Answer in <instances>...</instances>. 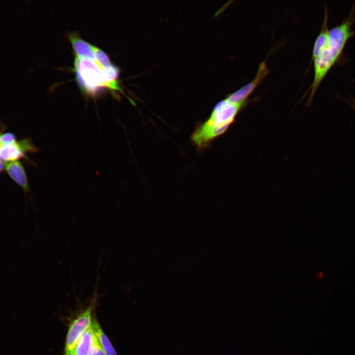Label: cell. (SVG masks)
<instances>
[{
    "mask_svg": "<svg viewBox=\"0 0 355 355\" xmlns=\"http://www.w3.org/2000/svg\"><path fill=\"white\" fill-rule=\"evenodd\" d=\"M355 15L349 16L329 31L328 44L314 61V78L310 87L308 103H310L321 81L341 56L348 40L355 34L352 26Z\"/></svg>",
    "mask_w": 355,
    "mask_h": 355,
    "instance_id": "6da1fadb",
    "label": "cell"
},
{
    "mask_svg": "<svg viewBox=\"0 0 355 355\" xmlns=\"http://www.w3.org/2000/svg\"><path fill=\"white\" fill-rule=\"evenodd\" d=\"M246 103H232L226 98L218 102L209 118L193 132L191 140L194 145L199 149L205 148L213 139L223 134Z\"/></svg>",
    "mask_w": 355,
    "mask_h": 355,
    "instance_id": "7a4b0ae2",
    "label": "cell"
},
{
    "mask_svg": "<svg viewBox=\"0 0 355 355\" xmlns=\"http://www.w3.org/2000/svg\"><path fill=\"white\" fill-rule=\"evenodd\" d=\"M106 67L102 66L97 59L75 56L74 61L75 78L83 92L94 95L103 88L114 92H123L119 84L109 81L106 74Z\"/></svg>",
    "mask_w": 355,
    "mask_h": 355,
    "instance_id": "3957f363",
    "label": "cell"
},
{
    "mask_svg": "<svg viewBox=\"0 0 355 355\" xmlns=\"http://www.w3.org/2000/svg\"><path fill=\"white\" fill-rule=\"evenodd\" d=\"M96 299L92 301L85 311L71 323L67 334L65 355H69L83 333L91 326V314L94 308Z\"/></svg>",
    "mask_w": 355,
    "mask_h": 355,
    "instance_id": "277c9868",
    "label": "cell"
},
{
    "mask_svg": "<svg viewBox=\"0 0 355 355\" xmlns=\"http://www.w3.org/2000/svg\"><path fill=\"white\" fill-rule=\"evenodd\" d=\"M265 62H261L258 67L257 73L254 78L234 93L229 94L226 98L232 103L246 102L249 96L261 82L263 79L268 73Z\"/></svg>",
    "mask_w": 355,
    "mask_h": 355,
    "instance_id": "5b68a950",
    "label": "cell"
},
{
    "mask_svg": "<svg viewBox=\"0 0 355 355\" xmlns=\"http://www.w3.org/2000/svg\"><path fill=\"white\" fill-rule=\"evenodd\" d=\"M36 151V148L30 142H23L18 143L16 142L0 146V159L2 162L16 161L23 157L25 150Z\"/></svg>",
    "mask_w": 355,
    "mask_h": 355,
    "instance_id": "8992f818",
    "label": "cell"
},
{
    "mask_svg": "<svg viewBox=\"0 0 355 355\" xmlns=\"http://www.w3.org/2000/svg\"><path fill=\"white\" fill-rule=\"evenodd\" d=\"M68 37L76 57L96 59L95 46L83 39L74 32L70 33Z\"/></svg>",
    "mask_w": 355,
    "mask_h": 355,
    "instance_id": "52a82bcc",
    "label": "cell"
},
{
    "mask_svg": "<svg viewBox=\"0 0 355 355\" xmlns=\"http://www.w3.org/2000/svg\"><path fill=\"white\" fill-rule=\"evenodd\" d=\"M328 11L324 9V15L319 34L317 37L313 46L312 60L314 61L325 49L329 41V31L328 28Z\"/></svg>",
    "mask_w": 355,
    "mask_h": 355,
    "instance_id": "ba28073f",
    "label": "cell"
},
{
    "mask_svg": "<svg viewBox=\"0 0 355 355\" xmlns=\"http://www.w3.org/2000/svg\"><path fill=\"white\" fill-rule=\"evenodd\" d=\"M96 339L90 326L81 335L68 355H89Z\"/></svg>",
    "mask_w": 355,
    "mask_h": 355,
    "instance_id": "9c48e42d",
    "label": "cell"
},
{
    "mask_svg": "<svg viewBox=\"0 0 355 355\" xmlns=\"http://www.w3.org/2000/svg\"><path fill=\"white\" fill-rule=\"evenodd\" d=\"M4 168L14 181L25 191L28 192L30 190L25 171L20 162L16 160L5 162Z\"/></svg>",
    "mask_w": 355,
    "mask_h": 355,
    "instance_id": "30bf717a",
    "label": "cell"
},
{
    "mask_svg": "<svg viewBox=\"0 0 355 355\" xmlns=\"http://www.w3.org/2000/svg\"><path fill=\"white\" fill-rule=\"evenodd\" d=\"M92 329L100 345L106 355H117L106 335L104 333L100 324L93 319L91 325Z\"/></svg>",
    "mask_w": 355,
    "mask_h": 355,
    "instance_id": "8fae6325",
    "label": "cell"
},
{
    "mask_svg": "<svg viewBox=\"0 0 355 355\" xmlns=\"http://www.w3.org/2000/svg\"><path fill=\"white\" fill-rule=\"evenodd\" d=\"M95 54L97 61L104 67H107L112 64L107 54L98 47H95Z\"/></svg>",
    "mask_w": 355,
    "mask_h": 355,
    "instance_id": "7c38bea8",
    "label": "cell"
},
{
    "mask_svg": "<svg viewBox=\"0 0 355 355\" xmlns=\"http://www.w3.org/2000/svg\"><path fill=\"white\" fill-rule=\"evenodd\" d=\"M15 142V136L11 133L0 135V145L7 144Z\"/></svg>",
    "mask_w": 355,
    "mask_h": 355,
    "instance_id": "4fadbf2b",
    "label": "cell"
},
{
    "mask_svg": "<svg viewBox=\"0 0 355 355\" xmlns=\"http://www.w3.org/2000/svg\"><path fill=\"white\" fill-rule=\"evenodd\" d=\"M89 355H106L97 338Z\"/></svg>",
    "mask_w": 355,
    "mask_h": 355,
    "instance_id": "5bb4252c",
    "label": "cell"
},
{
    "mask_svg": "<svg viewBox=\"0 0 355 355\" xmlns=\"http://www.w3.org/2000/svg\"><path fill=\"white\" fill-rule=\"evenodd\" d=\"M4 168V163L0 159V172Z\"/></svg>",
    "mask_w": 355,
    "mask_h": 355,
    "instance_id": "9a60e30c",
    "label": "cell"
},
{
    "mask_svg": "<svg viewBox=\"0 0 355 355\" xmlns=\"http://www.w3.org/2000/svg\"><path fill=\"white\" fill-rule=\"evenodd\" d=\"M354 106L355 107V102H354Z\"/></svg>",
    "mask_w": 355,
    "mask_h": 355,
    "instance_id": "2e32d148",
    "label": "cell"
},
{
    "mask_svg": "<svg viewBox=\"0 0 355 355\" xmlns=\"http://www.w3.org/2000/svg\"></svg>",
    "mask_w": 355,
    "mask_h": 355,
    "instance_id": "e0dca14e",
    "label": "cell"
}]
</instances>
